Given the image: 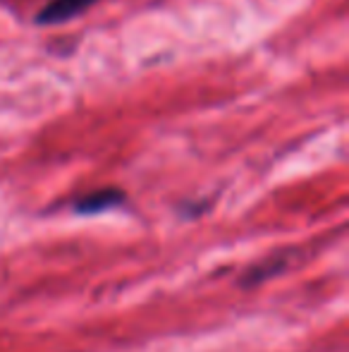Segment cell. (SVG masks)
Wrapping results in <instances>:
<instances>
[{
	"instance_id": "cell-2",
	"label": "cell",
	"mask_w": 349,
	"mask_h": 352,
	"mask_svg": "<svg viewBox=\"0 0 349 352\" xmlns=\"http://www.w3.org/2000/svg\"><path fill=\"white\" fill-rule=\"evenodd\" d=\"M122 201H125V195H122L120 190L108 187V190H96V192H91V195L80 197V199L72 204V209L77 213H84V216H93V213L112 209V206L122 204Z\"/></svg>"
},
{
	"instance_id": "cell-1",
	"label": "cell",
	"mask_w": 349,
	"mask_h": 352,
	"mask_svg": "<svg viewBox=\"0 0 349 352\" xmlns=\"http://www.w3.org/2000/svg\"><path fill=\"white\" fill-rule=\"evenodd\" d=\"M98 0H51L46 3L36 14L38 24H46V27H53V24H67L72 19H77L80 14H84L88 8H93Z\"/></svg>"
}]
</instances>
